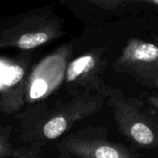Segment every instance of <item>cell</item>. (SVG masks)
Masks as SVG:
<instances>
[{"instance_id":"6da1fadb","label":"cell","mask_w":158,"mask_h":158,"mask_svg":"<svg viewBox=\"0 0 158 158\" xmlns=\"http://www.w3.org/2000/svg\"><path fill=\"white\" fill-rule=\"evenodd\" d=\"M94 65V60L91 56H83L74 60L67 70V80L69 81H74L83 72L91 69Z\"/></svg>"},{"instance_id":"7a4b0ae2","label":"cell","mask_w":158,"mask_h":158,"mask_svg":"<svg viewBox=\"0 0 158 158\" xmlns=\"http://www.w3.org/2000/svg\"><path fill=\"white\" fill-rule=\"evenodd\" d=\"M48 40V35L45 32H33V33H26L19 39L17 43V46L28 50L37 47Z\"/></svg>"},{"instance_id":"3957f363","label":"cell","mask_w":158,"mask_h":158,"mask_svg":"<svg viewBox=\"0 0 158 158\" xmlns=\"http://www.w3.org/2000/svg\"><path fill=\"white\" fill-rule=\"evenodd\" d=\"M67 129V121L63 117H56L50 119L44 127V134L47 139L54 140L59 137Z\"/></svg>"},{"instance_id":"277c9868","label":"cell","mask_w":158,"mask_h":158,"mask_svg":"<svg viewBox=\"0 0 158 158\" xmlns=\"http://www.w3.org/2000/svg\"><path fill=\"white\" fill-rule=\"evenodd\" d=\"M131 133L133 139L142 144H150L154 141L152 131L143 123H136L131 129Z\"/></svg>"},{"instance_id":"5b68a950","label":"cell","mask_w":158,"mask_h":158,"mask_svg":"<svg viewBox=\"0 0 158 158\" xmlns=\"http://www.w3.org/2000/svg\"><path fill=\"white\" fill-rule=\"evenodd\" d=\"M133 56L141 61H152L158 57V47L153 44H140L134 51Z\"/></svg>"},{"instance_id":"8992f818","label":"cell","mask_w":158,"mask_h":158,"mask_svg":"<svg viewBox=\"0 0 158 158\" xmlns=\"http://www.w3.org/2000/svg\"><path fill=\"white\" fill-rule=\"evenodd\" d=\"M24 71L19 66L9 67L4 76V83L7 86H13L18 83L23 77Z\"/></svg>"},{"instance_id":"52a82bcc","label":"cell","mask_w":158,"mask_h":158,"mask_svg":"<svg viewBox=\"0 0 158 158\" xmlns=\"http://www.w3.org/2000/svg\"><path fill=\"white\" fill-rule=\"evenodd\" d=\"M47 91V84L44 80H36L31 87L30 95L32 99L42 97Z\"/></svg>"},{"instance_id":"ba28073f","label":"cell","mask_w":158,"mask_h":158,"mask_svg":"<svg viewBox=\"0 0 158 158\" xmlns=\"http://www.w3.org/2000/svg\"><path fill=\"white\" fill-rule=\"evenodd\" d=\"M95 158H119L118 152L109 146H101L95 150Z\"/></svg>"},{"instance_id":"9c48e42d","label":"cell","mask_w":158,"mask_h":158,"mask_svg":"<svg viewBox=\"0 0 158 158\" xmlns=\"http://www.w3.org/2000/svg\"><path fill=\"white\" fill-rule=\"evenodd\" d=\"M153 3H155V4H157L158 5V1H153Z\"/></svg>"},{"instance_id":"30bf717a","label":"cell","mask_w":158,"mask_h":158,"mask_svg":"<svg viewBox=\"0 0 158 158\" xmlns=\"http://www.w3.org/2000/svg\"><path fill=\"white\" fill-rule=\"evenodd\" d=\"M0 150H1V144H0Z\"/></svg>"}]
</instances>
